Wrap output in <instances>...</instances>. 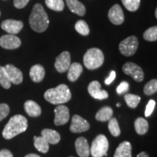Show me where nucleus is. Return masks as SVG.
Here are the masks:
<instances>
[{"instance_id": "25", "label": "nucleus", "mask_w": 157, "mask_h": 157, "mask_svg": "<svg viewBox=\"0 0 157 157\" xmlns=\"http://www.w3.org/2000/svg\"><path fill=\"white\" fill-rule=\"evenodd\" d=\"M34 147L39 152L46 154L49 150V143L43 137H36L34 140Z\"/></svg>"}, {"instance_id": "14", "label": "nucleus", "mask_w": 157, "mask_h": 157, "mask_svg": "<svg viewBox=\"0 0 157 157\" xmlns=\"http://www.w3.org/2000/svg\"><path fill=\"white\" fill-rule=\"evenodd\" d=\"M2 29L10 34H17L22 30L23 23L21 21L7 19L4 21L1 24Z\"/></svg>"}, {"instance_id": "24", "label": "nucleus", "mask_w": 157, "mask_h": 157, "mask_svg": "<svg viewBox=\"0 0 157 157\" xmlns=\"http://www.w3.org/2000/svg\"><path fill=\"white\" fill-rule=\"evenodd\" d=\"M148 122L142 117H139L135 121V129L138 135H145L148 130Z\"/></svg>"}, {"instance_id": "36", "label": "nucleus", "mask_w": 157, "mask_h": 157, "mask_svg": "<svg viewBox=\"0 0 157 157\" xmlns=\"http://www.w3.org/2000/svg\"><path fill=\"white\" fill-rule=\"evenodd\" d=\"M155 105H156V102H155L154 100H150V101H148V103L146 105V111H145V116H146V117H150L151 114L153 113Z\"/></svg>"}, {"instance_id": "23", "label": "nucleus", "mask_w": 157, "mask_h": 157, "mask_svg": "<svg viewBox=\"0 0 157 157\" xmlns=\"http://www.w3.org/2000/svg\"><path fill=\"white\" fill-rule=\"evenodd\" d=\"M113 109L109 106H105L102 108L98 111L95 115V119L99 121H107L112 118Z\"/></svg>"}, {"instance_id": "5", "label": "nucleus", "mask_w": 157, "mask_h": 157, "mask_svg": "<svg viewBox=\"0 0 157 157\" xmlns=\"http://www.w3.org/2000/svg\"><path fill=\"white\" fill-rule=\"evenodd\" d=\"M109 149V141L104 135H99L95 137L90 148V154L93 157H103L107 156Z\"/></svg>"}, {"instance_id": "41", "label": "nucleus", "mask_w": 157, "mask_h": 157, "mask_svg": "<svg viewBox=\"0 0 157 157\" xmlns=\"http://www.w3.org/2000/svg\"><path fill=\"white\" fill-rule=\"evenodd\" d=\"M25 157H41V156L35 154H29L28 155H26Z\"/></svg>"}, {"instance_id": "29", "label": "nucleus", "mask_w": 157, "mask_h": 157, "mask_svg": "<svg viewBox=\"0 0 157 157\" xmlns=\"http://www.w3.org/2000/svg\"><path fill=\"white\" fill-rule=\"evenodd\" d=\"M75 29L78 34L83 35V36H87L90 33V28L87 23L84 21L80 20L78 21L75 24Z\"/></svg>"}, {"instance_id": "19", "label": "nucleus", "mask_w": 157, "mask_h": 157, "mask_svg": "<svg viewBox=\"0 0 157 157\" xmlns=\"http://www.w3.org/2000/svg\"><path fill=\"white\" fill-rule=\"evenodd\" d=\"M68 71V79L70 82H75L83 71V67L78 63H71Z\"/></svg>"}, {"instance_id": "1", "label": "nucleus", "mask_w": 157, "mask_h": 157, "mask_svg": "<svg viewBox=\"0 0 157 157\" xmlns=\"http://www.w3.org/2000/svg\"><path fill=\"white\" fill-rule=\"evenodd\" d=\"M49 17L41 4H36L33 7L29 16V25L34 31L44 32L49 25Z\"/></svg>"}, {"instance_id": "15", "label": "nucleus", "mask_w": 157, "mask_h": 157, "mask_svg": "<svg viewBox=\"0 0 157 157\" xmlns=\"http://www.w3.org/2000/svg\"><path fill=\"white\" fill-rule=\"evenodd\" d=\"M108 17L113 25H121L124 21V15L121 7L117 4L111 7L109 10Z\"/></svg>"}, {"instance_id": "2", "label": "nucleus", "mask_w": 157, "mask_h": 157, "mask_svg": "<svg viewBox=\"0 0 157 157\" xmlns=\"http://www.w3.org/2000/svg\"><path fill=\"white\" fill-rule=\"evenodd\" d=\"M28 127V121L22 115L12 117L2 131V136L6 140H10L17 135L25 132Z\"/></svg>"}, {"instance_id": "8", "label": "nucleus", "mask_w": 157, "mask_h": 157, "mask_svg": "<svg viewBox=\"0 0 157 157\" xmlns=\"http://www.w3.org/2000/svg\"><path fill=\"white\" fill-rule=\"evenodd\" d=\"M54 124L56 126H61L66 124L70 119L69 110L63 105H59L54 110Z\"/></svg>"}, {"instance_id": "20", "label": "nucleus", "mask_w": 157, "mask_h": 157, "mask_svg": "<svg viewBox=\"0 0 157 157\" xmlns=\"http://www.w3.org/2000/svg\"><path fill=\"white\" fill-rule=\"evenodd\" d=\"M24 109L29 117H37L42 113V109L39 104L33 101H27L24 103Z\"/></svg>"}, {"instance_id": "9", "label": "nucleus", "mask_w": 157, "mask_h": 157, "mask_svg": "<svg viewBox=\"0 0 157 157\" xmlns=\"http://www.w3.org/2000/svg\"><path fill=\"white\" fill-rule=\"evenodd\" d=\"M90 127V124L86 119L76 114L72 117L70 130L74 133H81L87 131Z\"/></svg>"}, {"instance_id": "34", "label": "nucleus", "mask_w": 157, "mask_h": 157, "mask_svg": "<svg viewBox=\"0 0 157 157\" xmlns=\"http://www.w3.org/2000/svg\"><path fill=\"white\" fill-rule=\"evenodd\" d=\"M10 113V107L6 103H0V121L7 117Z\"/></svg>"}, {"instance_id": "43", "label": "nucleus", "mask_w": 157, "mask_h": 157, "mask_svg": "<svg viewBox=\"0 0 157 157\" xmlns=\"http://www.w3.org/2000/svg\"><path fill=\"white\" fill-rule=\"evenodd\" d=\"M36 136H34V140H35V139H36Z\"/></svg>"}, {"instance_id": "39", "label": "nucleus", "mask_w": 157, "mask_h": 157, "mask_svg": "<svg viewBox=\"0 0 157 157\" xmlns=\"http://www.w3.org/2000/svg\"><path fill=\"white\" fill-rule=\"evenodd\" d=\"M0 157H13V155L7 149H2L0 151Z\"/></svg>"}, {"instance_id": "35", "label": "nucleus", "mask_w": 157, "mask_h": 157, "mask_svg": "<svg viewBox=\"0 0 157 157\" xmlns=\"http://www.w3.org/2000/svg\"><path fill=\"white\" fill-rule=\"evenodd\" d=\"M129 84L128 82L125 81L121 82L117 88V93L119 94V95H121V94L127 93V92L129 90Z\"/></svg>"}, {"instance_id": "45", "label": "nucleus", "mask_w": 157, "mask_h": 157, "mask_svg": "<svg viewBox=\"0 0 157 157\" xmlns=\"http://www.w3.org/2000/svg\"><path fill=\"white\" fill-rule=\"evenodd\" d=\"M69 157H74V156H69Z\"/></svg>"}, {"instance_id": "31", "label": "nucleus", "mask_w": 157, "mask_h": 157, "mask_svg": "<svg viewBox=\"0 0 157 157\" xmlns=\"http://www.w3.org/2000/svg\"><path fill=\"white\" fill-rule=\"evenodd\" d=\"M143 38L145 40L148 42H155L157 39V27L155 26L151 27L147 29L143 34Z\"/></svg>"}, {"instance_id": "38", "label": "nucleus", "mask_w": 157, "mask_h": 157, "mask_svg": "<svg viewBox=\"0 0 157 157\" xmlns=\"http://www.w3.org/2000/svg\"><path fill=\"white\" fill-rule=\"evenodd\" d=\"M115 78H116V72L114 71H111L109 77L105 80V84H106V85H109V84H111L113 82V80L115 79Z\"/></svg>"}, {"instance_id": "21", "label": "nucleus", "mask_w": 157, "mask_h": 157, "mask_svg": "<svg viewBox=\"0 0 157 157\" xmlns=\"http://www.w3.org/2000/svg\"><path fill=\"white\" fill-rule=\"evenodd\" d=\"M66 1L68 9L70 10L71 13H75L79 16H83L85 15V7L79 1H78V0H66Z\"/></svg>"}, {"instance_id": "30", "label": "nucleus", "mask_w": 157, "mask_h": 157, "mask_svg": "<svg viewBox=\"0 0 157 157\" xmlns=\"http://www.w3.org/2000/svg\"><path fill=\"white\" fill-rule=\"evenodd\" d=\"M11 82L7 75L5 68L0 66V85L3 88L7 90L11 87Z\"/></svg>"}, {"instance_id": "18", "label": "nucleus", "mask_w": 157, "mask_h": 157, "mask_svg": "<svg viewBox=\"0 0 157 157\" xmlns=\"http://www.w3.org/2000/svg\"><path fill=\"white\" fill-rule=\"evenodd\" d=\"M113 157H132V146L128 141H123L116 149Z\"/></svg>"}, {"instance_id": "40", "label": "nucleus", "mask_w": 157, "mask_h": 157, "mask_svg": "<svg viewBox=\"0 0 157 157\" xmlns=\"http://www.w3.org/2000/svg\"><path fill=\"white\" fill-rule=\"evenodd\" d=\"M136 157H149V156H148V154H147L146 152L142 151V152H140L138 155H137Z\"/></svg>"}, {"instance_id": "3", "label": "nucleus", "mask_w": 157, "mask_h": 157, "mask_svg": "<svg viewBox=\"0 0 157 157\" xmlns=\"http://www.w3.org/2000/svg\"><path fill=\"white\" fill-rule=\"evenodd\" d=\"M44 97L49 103L59 105L69 101L71 98V93L67 85L61 84L56 87L47 90L44 94Z\"/></svg>"}, {"instance_id": "13", "label": "nucleus", "mask_w": 157, "mask_h": 157, "mask_svg": "<svg viewBox=\"0 0 157 157\" xmlns=\"http://www.w3.org/2000/svg\"><path fill=\"white\" fill-rule=\"evenodd\" d=\"M101 85L99 82L93 81L88 85V93L93 98L98 100L106 99L109 97V93L105 90H101Z\"/></svg>"}, {"instance_id": "17", "label": "nucleus", "mask_w": 157, "mask_h": 157, "mask_svg": "<svg viewBox=\"0 0 157 157\" xmlns=\"http://www.w3.org/2000/svg\"><path fill=\"white\" fill-rule=\"evenodd\" d=\"M31 79L33 82H42L44 78L45 70L42 65L36 64L31 68L30 72H29Z\"/></svg>"}, {"instance_id": "33", "label": "nucleus", "mask_w": 157, "mask_h": 157, "mask_svg": "<svg viewBox=\"0 0 157 157\" xmlns=\"http://www.w3.org/2000/svg\"><path fill=\"white\" fill-rule=\"evenodd\" d=\"M121 2L130 12L136 11L140 5V0H121Z\"/></svg>"}, {"instance_id": "11", "label": "nucleus", "mask_w": 157, "mask_h": 157, "mask_svg": "<svg viewBox=\"0 0 157 157\" xmlns=\"http://www.w3.org/2000/svg\"><path fill=\"white\" fill-rule=\"evenodd\" d=\"M21 44V41L18 37L13 34H6L0 37V46L7 50H15Z\"/></svg>"}, {"instance_id": "37", "label": "nucleus", "mask_w": 157, "mask_h": 157, "mask_svg": "<svg viewBox=\"0 0 157 157\" xmlns=\"http://www.w3.org/2000/svg\"><path fill=\"white\" fill-rule=\"evenodd\" d=\"M30 0H14V6L17 9H22L25 7Z\"/></svg>"}, {"instance_id": "10", "label": "nucleus", "mask_w": 157, "mask_h": 157, "mask_svg": "<svg viewBox=\"0 0 157 157\" xmlns=\"http://www.w3.org/2000/svg\"><path fill=\"white\" fill-rule=\"evenodd\" d=\"M71 65V55L68 51H64L56 58L55 68L59 73L67 71Z\"/></svg>"}, {"instance_id": "12", "label": "nucleus", "mask_w": 157, "mask_h": 157, "mask_svg": "<svg viewBox=\"0 0 157 157\" xmlns=\"http://www.w3.org/2000/svg\"><path fill=\"white\" fill-rule=\"evenodd\" d=\"M4 68H5L11 83L15 84H20L22 83L23 76L21 70L12 64L6 65L5 66H4Z\"/></svg>"}, {"instance_id": "4", "label": "nucleus", "mask_w": 157, "mask_h": 157, "mask_svg": "<svg viewBox=\"0 0 157 157\" xmlns=\"http://www.w3.org/2000/svg\"><path fill=\"white\" fill-rule=\"evenodd\" d=\"M84 66L90 70L98 68L104 62V55L100 49L93 48L88 50L83 58Z\"/></svg>"}, {"instance_id": "42", "label": "nucleus", "mask_w": 157, "mask_h": 157, "mask_svg": "<svg viewBox=\"0 0 157 157\" xmlns=\"http://www.w3.org/2000/svg\"><path fill=\"white\" fill-rule=\"evenodd\" d=\"M117 107H120V106H121V104L119 103H118L117 104Z\"/></svg>"}, {"instance_id": "6", "label": "nucleus", "mask_w": 157, "mask_h": 157, "mask_svg": "<svg viewBox=\"0 0 157 157\" xmlns=\"http://www.w3.org/2000/svg\"><path fill=\"white\" fill-rule=\"evenodd\" d=\"M138 39L136 36H130L121 41L119 45V52L123 56L129 57L134 55L138 48Z\"/></svg>"}, {"instance_id": "27", "label": "nucleus", "mask_w": 157, "mask_h": 157, "mask_svg": "<svg viewBox=\"0 0 157 157\" xmlns=\"http://www.w3.org/2000/svg\"><path fill=\"white\" fill-rule=\"evenodd\" d=\"M109 129L111 134L114 137L119 136L121 134V130L119 128V124H118L117 119L116 118H111L109 120V125H108Z\"/></svg>"}, {"instance_id": "26", "label": "nucleus", "mask_w": 157, "mask_h": 157, "mask_svg": "<svg viewBox=\"0 0 157 157\" xmlns=\"http://www.w3.org/2000/svg\"><path fill=\"white\" fill-rule=\"evenodd\" d=\"M45 3L48 8L57 12L62 11L65 7L63 0H45Z\"/></svg>"}, {"instance_id": "28", "label": "nucleus", "mask_w": 157, "mask_h": 157, "mask_svg": "<svg viewBox=\"0 0 157 157\" xmlns=\"http://www.w3.org/2000/svg\"><path fill=\"white\" fill-rule=\"evenodd\" d=\"M124 100L129 107L135 109L140 103V97L138 95H133V94H126L124 95Z\"/></svg>"}, {"instance_id": "44", "label": "nucleus", "mask_w": 157, "mask_h": 157, "mask_svg": "<svg viewBox=\"0 0 157 157\" xmlns=\"http://www.w3.org/2000/svg\"><path fill=\"white\" fill-rule=\"evenodd\" d=\"M0 15H1V12H0Z\"/></svg>"}, {"instance_id": "7", "label": "nucleus", "mask_w": 157, "mask_h": 157, "mask_svg": "<svg viewBox=\"0 0 157 157\" xmlns=\"http://www.w3.org/2000/svg\"><path fill=\"white\" fill-rule=\"evenodd\" d=\"M122 71L125 74L132 76L135 82H140L144 79V73L143 69L134 63L127 62L124 64Z\"/></svg>"}, {"instance_id": "16", "label": "nucleus", "mask_w": 157, "mask_h": 157, "mask_svg": "<svg viewBox=\"0 0 157 157\" xmlns=\"http://www.w3.org/2000/svg\"><path fill=\"white\" fill-rule=\"evenodd\" d=\"M75 148L79 157H89L90 151L87 139L84 137H78L75 142Z\"/></svg>"}, {"instance_id": "32", "label": "nucleus", "mask_w": 157, "mask_h": 157, "mask_svg": "<svg viewBox=\"0 0 157 157\" xmlns=\"http://www.w3.org/2000/svg\"><path fill=\"white\" fill-rule=\"evenodd\" d=\"M157 91V80L156 78L151 80L148 83H146L144 87V92L145 95H151L153 94L156 93Z\"/></svg>"}, {"instance_id": "22", "label": "nucleus", "mask_w": 157, "mask_h": 157, "mask_svg": "<svg viewBox=\"0 0 157 157\" xmlns=\"http://www.w3.org/2000/svg\"><path fill=\"white\" fill-rule=\"evenodd\" d=\"M42 137L48 141L49 144H57L60 142V135L56 130L51 129H44L42 131Z\"/></svg>"}]
</instances>
